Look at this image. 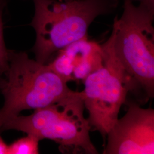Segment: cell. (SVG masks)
Returning a JSON list of instances; mask_svg holds the SVG:
<instances>
[{"mask_svg":"<svg viewBox=\"0 0 154 154\" xmlns=\"http://www.w3.org/2000/svg\"><path fill=\"white\" fill-rule=\"evenodd\" d=\"M5 5V0H0V72L5 71L8 62L9 50L6 49L3 35L2 11Z\"/></svg>","mask_w":154,"mask_h":154,"instance_id":"9","label":"cell"},{"mask_svg":"<svg viewBox=\"0 0 154 154\" xmlns=\"http://www.w3.org/2000/svg\"><path fill=\"white\" fill-rule=\"evenodd\" d=\"M38 138L33 135L18 139L8 146L7 154H38L39 152Z\"/></svg>","mask_w":154,"mask_h":154,"instance_id":"8","label":"cell"},{"mask_svg":"<svg viewBox=\"0 0 154 154\" xmlns=\"http://www.w3.org/2000/svg\"><path fill=\"white\" fill-rule=\"evenodd\" d=\"M101 47L103 66L83 81L85 88L81 93L91 129L105 138L118 120L128 94L136 90L131 78L116 57L111 37Z\"/></svg>","mask_w":154,"mask_h":154,"instance_id":"5","label":"cell"},{"mask_svg":"<svg viewBox=\"0 0 154 154\" xmlns=\"http://www.w3.org/2000/svg\"><path fill=\"white\" fill-rule=\"evenodd\" d=\"M8 146L0 137V154H7Z\"/></svg>","mask_w":154,"mask_h":154,"instance_id":"11","label":"cell"},{"mask_svg":"<svg viewBox=\"0 0 154 154\" xmlns=\"http://www.w3.org/2000/svg\"><path fill=\"white\" fill-rule=\"evenodd\" d=\"M85 108L81 92L72 91L30 116L14 117L0 131L14 130L33 135L40 140L50 139L59 144L62 151L98 154L90 139L91 128L84 116Z\"/></svg>","mask_w":154,"mask_h":154,"instance_id":"3","label":"cell"},{"mask_svg":"<svg viewBox=\"0 0 154 154\" xmlns=\"http://www.w3.org/2000/svg\"><path fill=\"white\" fill-rule=\"evenodd\" d=\"M132 2H139V4L144 6L149 10L154 11V0H131Z\"/></svg>","mask_w":154,"mask_h":154,"instance_id":"10","label":"cell"},{"mask_svg":"<svg viewBox=\"0 0 154 154\" xmlns=\"http://www.w3.org/2000/svg\"><path fill=\"white\" fill-rule=\"evenodd\" d=\"M103 55L101 45L88 37L69 45L57 52L48 63L58 75L69 81H83L91 73L101 68Z\"/></svg>","mask_w":154,"mask_h":154,"instance_id":"7","label":"cell"},{"mask_svg":"<svg viewBox=\"0 0 154 154\" xmlns=\"http://www.w3.org/2000/svg\"><path fill=\"white\" fill-rule=\"evenodd\" d=\"M154 11L124 0L120 18L116 16L111 34L114 52L128 75L146 98L154 95Z\"/></svg>","mask_w":154,"mask_h":154,"instance_id":"4","label":"cell"},{"mask_svg":"<svg viewBox=\"0 0 154 154\" xmlns=\"http://www.w3.org/2000/svg\"><path fill=\"white\" fill-rule=\"evenodd\" d=\"M30 25L36 34L33 51L35 60L48 64L69 45L88 37L89 26L99 16L110 14L118 0H33Z\"/></svg>","mask_w":154,"mask_h":154,"instance_id":"1","label":"cell"},{"mask_svg":"<svg viewBox=\"0 0 154 154\" xmlns=\"http://www.w3.org/2000/svg\"><path fill=\"white\" fill-rule=\"evenodd\" d=\"M0 91L4 98L0 128L22 111L46 107L72 91L47 64L30 58L25 52L9 50L7 68L0 77Z\"/></svg>","mask_w":154,"mask_h":154,"instance_id":"2","label":"cell"},{"mask_svg":"<svg viewBox=\"0 0 154 154\" xmlns=\"http://www.w3.org/2000/svg\"><path fill=\"white\" fill-rule=\"evenodd\" d=\"M2 73H1V72H0V77H1V75H2Z\"/></svg>","mask_w":154,"mask_h":154,"instance_id":"12","label":"cell"},{"mask_svg":"<svg viewBox=\"0 0 154 154\" xmlns=\"http://www.w3.org/2000/svg\"><path fill=\"white\" fill-rule=\"evenodd\" d=\"M103 154H154V110L128 102L126 114L118 119L107 136Z\"/></svg>","mask_w":154,"mask_h":154,"instance_id":"6","label":"cell"}]
</instances>
